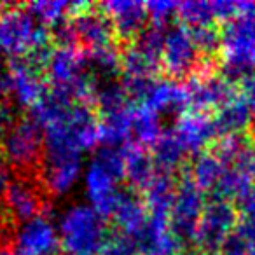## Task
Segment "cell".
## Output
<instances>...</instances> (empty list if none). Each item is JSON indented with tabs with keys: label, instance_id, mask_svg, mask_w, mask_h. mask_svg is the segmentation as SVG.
I'll use <instances>...</instances> for the list:
<instances>
[{
	"label": "cell",
	"instance_id": "obj_2",
	"mask_svg": "<svg viewBox=\"0 0 255 255\" xmlns=\"http://www.w3.org/2000/svg\"><path fill=\"white\" fill-rule=\"evenodd\" d=\"M58 234L65 255H102L112 236L107 219L88 203L72 205L61 213Z\"/></svg>",
	"mask_w": 255,
	"mask_h": 255
},
{
	"label": "cell",
	"instance_id": "obj_10",
	"mask_svg": "<svg viewBox=\"0 0 255 255\" xmlns=\"http://www.w3.org/2000/svg\"><path fill=\"white\" fill-rule=\"evenodd\" d=\"M9 79H11L12 102L18 107L32 109L47 91L46 74L26 58H16L9 61Z\"/></svg>",
	"mask_w": 255,
	"mask_h": 255
},
{
	"label": "cell",
	"instance_id": "obj_26",
	"mask_svg": "<svg viewBox=\"0 0 255 255\" xmlns=\"http://www.w3.org/2000/svg\"><path fill=\"white\" fill-rule=\"evenodd\" d=\"M178 18L182 25L189 28H199V26H210L215 21V9L213 2L205 0H187L178 4Z\"/></svg>",
	"mask_w": 255,
	"mask_h": 255
},
{
	"label": "cell",
	"instance_id": "obj_15",
	"mask_svg": "<svg viewBox=\"0 0 255 255\" xmlns=\"http://www.w3.org/2000/svg\"><path fill=\"white\" fill-rule=\"evenodd\" d=\"M189 110L206 114L208 110L220 107L227 98V86L222 79L212 75L208 70H201L185 81Z\"/></svg>",
	"mask_w": 255,
	"mask_h": 255
},
{
	"label": "cell",
	"instance_id": "obj_16",
	"mask_svg": "<svg viewBox=\"0 0 255 255\" xmlns=\"http://www.w3.org/2000/svg\"><path fill=\"white\" fill-rule=\"evenodd\" d=\"M140 107H147L159 117H173L177 121L182 114L189 110L185 86L173 79L157 77L145 103Z\"/></svg>",
	"mask_w": 255,
	"mask_h": 255
},
{
	"label": "cell",
	"instance_id": "obj_22",
	"mask_svg": "<svg viewBox=\"0 0 255 255\" xmlns=\"http://www.w3.org/2000/svg\"><path fill=\"white\" fill-rule=\"evenodd\" d=\"M121 68L123 77H159L163 65L135 44H126L121 49Z\"/></svg>",
	"mask_w": 255,
	"mask_h": 255
},
{
	"label": "cell",
	"instance_id": "obj_14",
	"mask_svg": "<svg viewBox=\"0 0 255 255\" xmlns=\"http://www.w3.org/2000/svg\"><path fill=\"white\" fill-rule=\"evenodd\" d=\"M175 133L185 147L189 157H196L206 150V145L215 138V126L208 114L187 110L177 119L173 126Z\"/></svg>",
	"mask_w": 255,
	"mask_h": 255
},
{
	"label": "cell",
	"instance_id": "obj_19",
	"mask_svg": "<svg viewBox=\"0 0 255 255\" xmlns=\"http://www.w3.org/2000/svg\"><path fill=\"white\" fill-rule=\"evenodd\" d=\"M152 157L159 173L175 175L178 170L185 168L189 154L185 147L182 145L173 128H168L159 136V140L152 145Z\"/></svg>",
	"mask_w": 255,
	"mask_h": 255
},
{
	"label": "cell",
	"instance_id": "obj_25",
	"mask_svg": "<svg viewBox=\"0 0 255 255\" xmlns=\"http://www.w3.org/2000/svg\"><path fill=\"white\" fill-rule=\"evenodd\" d=\"M164 128L161 124V117L156 112H152L147 107H135L133 109V119H131V135L133 142L138 145L152 147L163 135Z\"/></svg>",
	"mask_w": 255,
	"mask_h": 255
},
{
	"label": "cell",
	"instance_id": "obj_31",
	"mask_svg": "<svg viewBox=\"0 0 255 255\" xmlns=\"http://www.w3.org/2000/svg\"><path fill=\"white\" fill-rule=\"evenodd\" d=\"M0 255H21V254H18V252L12 250V248H9V247H2L0 248Z\"/></svg>",
	"mask_w": 255,
	"mask_h": 255
},
{
	"label": "cell",
	"instance_id": "obj_6",
	"mask_svg": "<svg viewBox=\"0 0 255 255\" xmlns=\"http://www.w3.org/2000/svg\"><path fill=\"white\" fill-rule=\"evenodd\" d=\"M47 192L37 173H16L5 191L2 201V213L14 226L37 215H47L49 201Z\"/></svg>",
	"mask_w": 255,
	"mask_h": 255
},
{
	"label": "cell",
	"instance_id": "obj_27",
	"mask_svg": "<svg viewBox=\"0 0 255 255\" xmlns=\"http://www.w3.org/2000/svg\"><path fill=\"white\" fill-rule=\"evenodd\" d=\"M147 12L149 19L154 25L171 26L175 18H178V4L170 0H156V2H147Z\"/></svg>",
	"mask_w": 255,
	"mask_h": 255
},
{
	"label": "cell",
	"instance_id": "obj_9",
	"mask_svg": "<svg viewBox=\"0 0 255 255\" xmlns=\"http://www.w3.org/2000/svg\"><path fill=\"white\" fill-rule=\"evenodd\" d=\"M12 245L21 255H56L60 250L58 227L47 215H37L16 226Z\"/></svg>",
	"mask_w": 255,
	"mask_h": 255
},
{
	"label": "cell",
	"instance_id": "obj_30",
	"mask_svg": "<svg viewBox=\"0 0 255 255\" xmlns=\"http://www.w3.org/2000/svg\"><path fill=\"white\" fill-rule=\"evenodd\" d=\"M12 177H14V175H12V168L9 166L7 161L0 154V208H2V201H4L5 191H7Z\"/></svg>",
	"mask_w": 255,
	"mask_h": 255
},
{
	"label": "cell",
	"instance_id": "obj_17",
	"mask_svg": "<svg viewBox=\"0 0 255 255\" xmlns=\"http://www.w3.org/2000/svg\"><path fill=\"white\" fill-rule=\"evenodd\" d=\"M149 210H147L143 198L133 189L124 185L121 189V194L116 201L112 213H110V220L116 224L121 234L131 238L145 226L149 220Z\"/></svg>",
	"mask_w": 255,
	"mask_h": 255
},
{
	"label": "cell",
	"instance_id": "obj_11",
	"mask_svg": "<svg viewBox=\"0 0 255 255\" xmlns=\"http://www.w3.org/2000/svg\"><path fill=\"white\" fill-rule=\"evenodd\" d=\"M129 241L135 247L136 255H185L184 247L164 217L149 215L145 226L129 238Z\"/></svg>",
	"mask_w": 255,
	"mask_h": 255
},
{
	"label": "cell",
	"instance_id": "obj_29",
	"mask_svg": "<svg viewBox=\"0 0 255 255\" xmlns=\"http://www.w3.org/2000/svg\"><path fill=\"white\" fill-rule=\"evenodd\" d=\"M23 119L21 107H18L12 98L7 96H0V136L14 128L19 121Z\"/></svg>",
	"mask_w": 255,
	"mask_h": 255
},
{
	"label": "cell",
	"instance_id": "obj_7",
	"mask_svg": "<svg viewBox=\"0 0 255 255\" xmlns=\"http://www.w3.org/2000/svg\"><path fill=\"white\" fill-rule=\"evenodd\" d=\"M208 61L199 54L194 40H192L191 28L185 25H171L166 30L163 58L161 65L166 72L168 79L173 81H187L196 75L201 67Z\"/></svg>",
	"mask_w": 255,
	"mask_h": 255
},
{
	"label": "cell",
	"instance_id": "obj_20",
	"mask_svg": "<svg viewBox=\"0 0 255 255\" xmlns=\"http://www.w3.org/2000/svg\"><path fill=\"white\" fill-rule=\"evenodd\" d=\"M178 178L175 175L159 173L157 171L156 178L150 182V185L142 192L143 203L150 215L154 217H164L168 219L171 212V206L177 194Z\"/></svg>",
	"mask_w": 255,
	"mask_h": 255
},
{
	"label": "cell",
	"instance_id": "obj_12",
	"mask_svg": "<svg viewBox=\"0 0 255 255\" xmlns=\"http://www.w3.org/2000/svg\"><path fill=\"white\" fill-rule=\"evenodd\" d=\"M98 7L110 18L116 37L124 42H133L149 25V12L143 2L136 0H109Z\"/></svg>",
	"mask_w": 255,
	"mask_h": 255
},
{
	"label": "cell",
	"instance_id": "obj_13",
	"mask_svg": "<svg viewBox=\"0 0 255 255\" xmlns=\"http://www.w3.org/2000/svg\"><path fill=\"white\" fill-rule=\"evenodd\" d=\"M231 226V210L226 203L213 201L206 205L196 231L192 250L213 255L222 245L226 233Z\"/></svg>",
	"mask_w": 255,
	"mask_h": 255
},
{
	"label": "cell",
	"instance_id": "obj_21",
	"mask_svg": "<svg viewBox=\"0 0 255 255\" xmlns=\"http://www.w3.org/2000/svg\"><path fill=\"white\" fill-rule=\"evenodd\" d=\"M86 67L96 82L117 81L123 74L121 68V49L116 46L96 51H84Z\"/></svg>",
	"mask_w": 255,
	"mask_h": 255
},
{
	"label": "cell",
	"instance_id": "obj_28",
	"mask_svg": "<svg viewBox=\"0 0 255 255\" xmlns=\"http://www.w3.org/2000/svg\"><path fill=\"white\" fill-rule=\"evenodd\" d=\"M191 33H192V40H194L199 54H201L205 60L217 53L219 44H220V35L212 25L199 26V28H191Z\"/></svg>",
	"mask_w": 255,
	"mask_h": 255
},
{
	"label": "cell",
	"instance_id": "obj_32",
	"mask_svg": "<svg viewBox=\"0 0 255 255\" xmlns=\"http://www.w3.org/2000/svg\"><path fill=\"white\" fill-rule=\"evenodd\" d=\"M4 70H5V68H4V63H2V58H0V75L4 74Z\"/></svg>",
	"mask_w": 255,
	"mask_h": 255
},
{
	"label": "cell",
	"instance_id": "obj_1",
	"mask_svg": "<svg viewBox=\"0 0 255 255\" xmlns=\"http://www.w3.org/2000/svg\"><path fill=\"white\" fill-rule=\"evenodd\" d=\"M124 147L100 145L84 173L88 205H91L105 219H110L121 189L124 187L123 182L126 180Z\"/></svg>",
	"mask_w": 255,
	"mask_h": 255
},
{
	"label": "cell",
	"instance_id": "obj_34",
	"mask_svg": "<svg viewBox=\"0 0 255 255\" xmlns=\"http://www.w3.org/2000/svg\"><path fill=\"white\" fill-rule=\"evenodd\" d=\"M0 245H2V240H0Z\"/></svg>",
	"mask_w": 255,
	"mask_h": 255
},
{
	"label": "cell",
	"instance_id": "obj_33",
	"mask_svg": "<svg viewBox=\"0 0 255 255\" xmlns=\"http://www.w3.org/2000/svg\"><path fill=\"white\" fill-rule=\"evenodd\" d=\"M4 7H5V5H4V4H0V11H2V9H4Z\"/></svg>",
	"mask_w": 255,
	"mask_h": 255
},
{
	"label": "cell",
	"instance_id": "obj_23",
	"mask_svg": "<svg viewBox=\"0 0 255 255\" xmlns=\"http://www.w3.org/2000/svg\"><path fill=\"white\" fill-rule=\"evenodd\" d=\"M84 2H67V0H40L26 5V11L46 28L67 21L75 11L84 7Z\"/></svg>",
	"mask_w": 255,
	"mask_h": 255
},
{
	"label": "cell",
	"instance_id": "obj_3",
	"mask_svg": "<svg viewBox=\"0 0 255 255\" xmlns=\"http://www.w3.org/2000/svg\"><path fill=\"white\" fill-rule=\"evenodd\" d=\"M49 42H53L49 28L40 25L26 7L12 5L0 11V54L9 60L25 58Z\"/></svg>",
	"mask_w": 255,
	"mask_h": 255
},
{
	"label": "cell",
	"instance_id": "obj_24",
	"mask_svg": "<svg viewBox=\"0 0 255 255\" xmlns=\"http://www.w3.org/2000/svg\"><path fill=\"white\" fill-rule=\"evenodd\" d=\"M187 173L205 194L206 191L213 192V189L219 185V182L226 175L224 173L222 159H219L217 154L206 152V150L192 159Z\"/></svg>",
	"mask_w": 255,
	"mask_h": 255
},
{
	"label": "cell",
	"instance_id": "obj_18",
	"mask_svg": "<svg viewBox=\"0 0 255 255\" xmlns=\"http://www.w3.org/2000/svg\"><path fill=\"white\" fill-rule=\"evenodd\" d=\"M124 157H126V180L124 182H128V187L133 191L143 192L157 175L152 154L149 152V149L131 142L124 147Z\"/></svg>",
	"mask_w": 255,
	"mask_h": 255
},
{
	"label": "cell",
	"instance_id": "obj_4",
	"mask_svg": "<svg viewBox=\"0 0 255 255\" xmlns=\"http://www.w3.org/2000/svg\"><path fill=\"white\" fill-rule=\"evenodd\" d=\"M0 154L16 173H37L44 156V131L32 119L23 117L0 136Z\"/></svg>",
	"mask_w": 255,
	"mask_h": 255
},
{
	"label": "cell",
	"instance_id": "obj_8",
	"mask_svg": "<svg viewBox=\"0 0 255 255\" xmlns=\"http://www.w3.org/2000/svg\"><path fill=\"white\" fill-rule=\"evenodd\" d=\"M74 30L77 47L82 51H96L103 47L116 46V32L110 18L98 7L91 4L84 5L68 18Z\"/></svg>",
	"mask_w": 255,
	"mask_h": 255
},
{
	"label": "cell",
	"instance_id": "obj_5",
	"mask_svg": "<svg viewBox=\"0 0 255 255\" xmlns=\"http://www.w3.org/2000/svg\"><path fill=\"white\" fill-rule=\"evenodd\" d=\"M206 208V194L196 185V182L189 177L185 171L178 178L177 194L171 206L168 222L177 236V240L182 243L185 252L192 250L194 247L196 231H198L199 220Z\"/></svg>",
	"mask_w": 255,
	"mask_h": 255
}]
</instances>
